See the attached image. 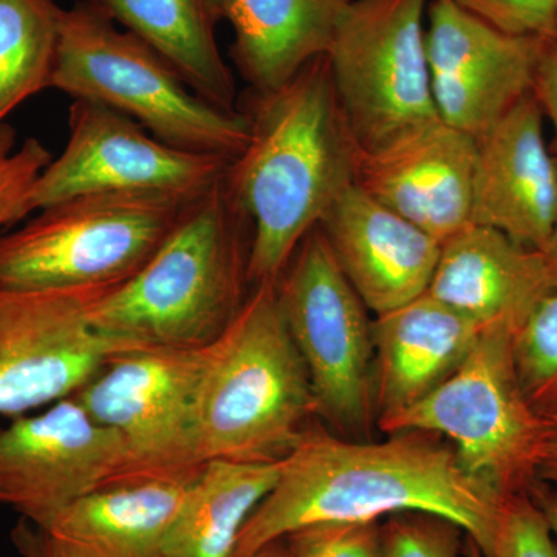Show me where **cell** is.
Returning a JSON list of instances; mask_svg holds the SVG:
<instances>
[{
  "mask_svg": "<svg viewBox=\"0 0 557 557\" xmlns=\"http://www.w3.org/2000/svg\"><path fill=\"white\" fill-rule=\"evenodd\" d=\"M249 141L231 161L226 185L251 220V287L277 282L300 242L355 186L359 149L327 58L271 91H252Z\"/></svg>",
  "mask_w": 557,
  "mask_h": 557,
  "instance_id": "obj_2",
  "label": "cell"
},
{
  "mask_svg": "<svg viewBox=\"0 0 557 557\" xmlns=\"http://www.w3.org/2000/svg\"><path fill=\"white\" fill-rule=\"evenodd\" d=\"M516 370L527 401L545 420L557 418V289L512 338Z\"/></svg>",
  "mask_w": 557,
  "mask_h": 557,
  "instance_id": "obj_25",
  "label": "cell"
},
{
  "mask_svg": "<svg viewBox=\"0 0 557 557\" xmlns=\"http://www.w3.org/2000/svg\"><path fill=\"white\" fill-rule=\"evenodd\" d=\"M109 289L0 288V416L72 397L119 355L90 322Z\"/></svg>",
  "mask_w": 557,
  "mask_h": 557,
  "instance_id": "obj_12",
  "label": "cell"
},
{
  "mask_svg": "<svg viewBox=\"0 0 557 557\" xmlns=\"http://www.w3.org/2000/svg\"><path fill=\"white\" fill-rule=\"evenodd\" d=\"M277 478L278 461H208L189 483L163 557H233L242 528Z\"/></svg>",
  "mask_w": 557,
  "mask_h": 557,
  "instance_id": "obj_23",
  "label": "cell"
},
{
  "mask_svg": "<svg viewBox=\"0 0 557 557\" xmlns=\"http://www.w3.org/2000/svg\"><path fill=\"white\" fill-rule=\"evenodd\" d=\"M124 467L119 434L73 395L0 428V505L42 530L81 497L115 485Z\"/></svg>",
  "mask_w": 557,
  "mask_h": 557,
  "instance_id": "obj_13",
  "label": "cell"
},
{
  "mask_svg": "<svg viewBox=\"0 0 557 557\" xmlns=\"http://www.w3.org/2000/svg\"><path fill=\"white\" fill-rule=\"evenodd\" d=\"M351 0H223L234 32L231 57L252 91L284 86L325 57Z\"/></svg>",
  "mask_w": 557,
  "mask_h": 557,
  "instance_id": "obj_21",
  "label": "cell"
},
{
  "mask_svg": "<svg viewBox=\"0 0 557 557\" xmlns=\"http://www.w3.org/2000/svg\"><path fill=\"white\" fill-rule=\"evenodd\" d=\"M429 0H351L327 58L348 127L362 152L440 120L426 53Z\"/></svg>",
  "mask_w": 557,
  "mask_h": 557,
  "instance_id": "obj_8",
  "label": "cell"
},
{
  "mask_svg": "<svg viewBox=\"0 0 557 557\" xmlns=\"http://www.w3.org/2000/svg\"><path fill=\"white\" fill-rule=\"evenodd\" d=\"M319 228L347 281L375 317L428 293L442 244L357 185L333 203Z\"/></svg>",
  "mask_w": 557,
  "mask_h": 557,
  "instance_id": "obj_17",
  "label": "cell"
},
{
  "mask_svg": "<svg viewBox=\"0 0 557 557\" xmlns=\"http://www.w3.org/2000/svg\"><path fill=\"white\" fill-rule=\"evenodd\" d=\"M539 483L557 486V418L548 420L541 467H539Z\"/></svg>",
  "mask_w": 557,
  "mask_h": 557,
  "instance_id": "obj_33",
  "label": "cell"
},
{
  "mask_svg": "<svg viewBox=\"0 0 557 557\" xmlns=\"http://www.w3.org/2000/svg\"><path fill=\"white\" fill-rule=\"evenodd\" d=\"M467 557H486L479 545L469 537H467Z\"/></svg>",
  "mask_w": 557,
  "mask_h": 557,
  "instance_id": "obj_37",
  "label": "cell"
},
{
  "mask_svg": "<svg viewBox=\"0 0 557 557\" xmlns=\"http://www.w3.org/2000/svg\"><path fill=\"white\" fill-rule=\"evenodd\" d=\"M381 523H314L284 539L292 557H383Z\"/></svg>",
  "mask_w": 557,
  "mask_h": 557,
  "instance_id": "obj_29",
  "label": "cell"
},
{
  "mask_svg": "<svg viewBox=\"0 0 557 557\" xmlns=\"http://www.w3.org/2000/svg\"><path fill=\"white\" fill-rule=\"evenodd\" d=\"M190 482L121 483L81 497L44 531L69 557H163Z\"/></svg>",
  "mask_w": 557,
  "mask_h": 557,
  "instance_id": "obj_20",
  "label": "cell"
},
{
  "mask_svg": "<svg viewBox=\"0 0 557 557\" xmlns=\"http://www.w3.org/2000/svg\"><path fill=\"white\" fill-rule=\"evenodd\" d=\"M531 496L537 502L542 512L547 519L549 528H552L553 536L557 541V486L545 485V483H539L533 491Z\"/></svg>",
  "mask_w": 557,
  "mask_h": 557,
  "instance_id": "obj_34",
  "label": "cell"
},
{
  "mask_svg": "<svg viewBox=\"0 0 557 557\" xmlns=\"http://www.w3.org/2000/svg\"><path fill=\"white\" fill-rule=\"evenodd\" d=\"M230 163L172 148L100 102L73 100L67 145L40 172L25 200L24 218L89 194H163L189 200L218 183Z\"/></svg>",
  "mask_w": 557,
  "mask_h": 557,
  "instance_id": "obj_11",
  "label": "cell"
},
{
  "mask_svg": "<svg viewBox=\"0 0 557 557\" xmlns=\"http://www.w3.org/2000/svg\"><path fill=\"white\" fill-rule=\"evenodd\" d=\"M544 113L528 94L475 137L472 225L500 231L520 247H547L557 226V160Z\"/></svg>",
  "mask_w": 557,
  "mask_h": 557,
  "instance_id": "obj_15",
  "label": "cell"
},
{
  "mask_svg": "<svg viewBox=\"0 0 557 557\" xmlns=\"http://www.w3.org/2000/svg\"><path fill=\"white\" fill-rule=\"evenodd\" d=\"M53 160L38 138L17 146L16 131L0 124V230L24 220L25 200L40 172Z\"/></svg>",
  "mask_w": 557,
  "mask_h": 557,
  "instance_id": "obj_27",
  "label": "cell"
},
{
  "mask_svg": "<svg viewBox=\"0 0 557 557\" xmlns=\"http://www.w3.org/2000/svg\"><path fill=\"white\" fill-rule=\"evenodd\" d=\"M276 289L318 416L344 435L368 431L375 413L372 321L319 225L300 242Z\"/></svg>",
  "mask_w": 557,
  "mask_h": 557,
  "instance_id": "obj_9",
  "label": "cell"
},
{
  "mask_svg": "<svg viewBox=\"0 0 557 557\" xmlns=\"http://www.w3.org/2000/svg\"><path fill=\"white\" fill-rule=\"evenodd\" d=\"M475 138L442 120L359 152L355 185L445 244L471 222Z\"/></svg>",
  "mask_w": 557,
  "mask_h": 557,
  "instance_id": "obj_16",
  "label": "cell"
},
{
  "mask_svg": "<svg viewBox=\"0 0 557 557\" xmlns=\"http://www.w3.org/2000/svg\"><path fill=\"white\" fill-rule=\"evenodd\" d=\"M61 16L54 0H0V124L51 87Z\"/></svg>",
  "mask_w": 557,
  "mask_h": 557,
  "instance_id": "obj_24",
  "label": "cell"
},
{
  "mask_svg": "<svg viewBox=\"0 0 557 557\" xmlns=\"http://www.w3.org/2000/svg\"><path fill=\"white\" fill-rule=\"evenodd\" d=\"M512 338L508 329L483 330L453 375L416 405L379 421L381 431L448 438L461 467L502 496L531 493L539 485L548 420L523 395Z\"/></svg>",
  "mask_w": 557,
  "mask_h": 557,
  "instance_id": "obj_6",
  "label": "cell"
},
{
  "mask_svg": "<svg viewBox=\"0 0 557 557\" xmlns=\"http://www.w3.org/2000/svg\"><path fill=\"white\" fill-rule=\"evenodd\" d=\"M251 242V220L223 175L186 201L135 276L97 300L90 313L95 332L120 354L209 346L248 298Z\"/></svg>",
  "mask_w": 557,
  "mask_h": 557,
  "instance_id": "obj_3",
  "label": "cell"
},
{
  "mask_svg": "<svg viewBox=\"0 0 557 557\" xmlns=\"http://www.w3.org/2000/svg\"><path fill=\"white\" fill-rule=\"evenodd\" d=\"M11 542L21 557H69L42 528L20 519L11 530Z\"/></svg>",
  "mask_w": 557,
  "mask_h": 557,
  "instance_id": "obj_32",
  "label": "cell"
},
{
  "mask_svg": "<svg viewBox=\"0 0 557 557\" xmlns=\"http://www.w3.org/2000/svg\"><path fill=\"white\" fill-rule=\"evenodd\" d=\"M557 289L542 249L520 247L486 226L469 225L442 245L428 293L482 329L518 333Z\"/></svg>",
  "mask_w": 557,
  "mask_h": 557,
  "instance_id": "obj_18",
  "label": "cell"
},
{
  "mask_svg": "<svg viewBox=\"0 0 557 557\" xmlns=\"http://www.w3.org/2000/svg\"><path fill=\"white\" fill-rule=\"evenodd\" d=\"M426 53L438 119L479 137L531 94L545 38L509 35L453 0L428 7Z\"/></svg>",
  "mask_w": 557,
  "mask_h": 557,
  "instance_id": "obj_14",
  "label": "cell"
},
{
  "mask_svg": "<svg viewBox=\"0 0 557 557\" xmlns=\"http://www.w3.org/2000/svg\"><path fill=\"white\" fill-rule=\"evenodd\" d=\"M531 94L541 106L545 119L552 121L557 160V38H545L534 69Z\"/></svg>",
  "mask_w": 557,
  "mask_h": 557,
  "instance_id": "obj_31",
  "label": "cell"
},
{
  "mask_svg": "<svg viewBox=\"0 0 557 557\" xmlns=\"http://www.w3.org/2000/svg\"><path fill=\"white\" fill-rule=\"evenodd\" d=\"M453 2L509 35L557 38V0H453Z\"/></svg>",
  "mask_w": 557,
  "mask_h": 557,
  "instance_id": "obj_30",
  "label": "cell"
},
{
  "mask_svg": "<svg viewBox=\"0 0 557 557\" xmlns=\"http://www.w3.org/2000/svg\"><path fill=\"white\" fill-rule=\"evenodd\" d=\"M383 557H461L465 531L429 512L406 511L381 523Z\"/></svg>",
  "mask_w": 557,
  "mask_h": 557,
  "instance_id": "obj_26",
  "label": "cell"
},
{
  "mask_svg": "<svg viewBox=\"0 0 557 557\" xmlns=\"http://www.w3.org/2000/svg\"><path fill=\"white\" fill-rule=\"evenodd\" d=\"M156 50L219 108L237 110L233 72L220 53L208 0H86Z\"/></svg>",
  "mask_w": 557,
  "mask_h": 557,
  "instance_id": "obj_22",
  "label": "cell"
},
{
  "mask_svg": "<svg viewBox=\"0 0 557 557\" xmlns=\"http://www.w3.org/2000/svg\"><path fill=\"white\" fill-rule=\"evenodd\" d=\"M545 255L548 256L549 262H552L553 269H555L557 277V226L555 233H553L552 239H549L547 247L544 249Z\"/></svg>",
  "mask_w": 557,
  "mask_h": 557,
  "instance_id": "obj_36",
  "label": "cell"
},
{
  "mask_svg": "<svg viewBox=\"0 0 557 557\" xmlns=\"http://www.w3.org/2000/svg\"><path fill=\"white\" fill-rule=\"evenodd\" d=\"M313 413L309 372L285 324L276 282L255 285L208 348L194 409L200 463L281 461Z\"/></svg>",
  "mask_w": 557,
  "mask_h": 557,
  "instance_id": "obj_4",
  "label": "cell"
},
{
  "mask_svg": "<svg viewBox=\"0 0 557 557\" xmlns=\"http://www.w3.org/2000/svg\"><path fill=\"white\" fill-rule=\"evenodd\" d=\"M186 201L110 193L40 209L20 230L0 236V288L119 287L152 258Z\"/></svg>",
  "mask_w": 557,
  "mask_h": 557,
  "instance_id": "obj_7",
  "label": "cell"
},
{
  "mask_svg": "<svg viewBox=\"0 0 557 557\" xmlns=\"http://www.w3.org/2000/svg\"><path fill=\"white\" fill-rule=\"evenodd\" d=\"M483 330L424 293L372 322L376 423L431 394L468 357Z\"/></svg>",
  "mask_w": 557,
  "mask_h": 557,
  "instance_id": "obj_19",
  "label": "cell"
},
{
  "mask_svg": "<svg viewBox=\"0 0 557 557\" xmlns=\"http://www.w3.org/2000/svg\"><path fill=\"white\" fill-rule=\"evenodd\" d=\"M252 557H292L289 556V549L287 547V542L285 539H278L276 542H271L270 545L260 549L259 553H256Z\"/></svg>",
  "mask_w": 557,
  "mask_h": 557,
  "instance_id": "obj_35",
  "label": "cell"
},
{
  "mask_svg": "<svg viewBox=\"0 0 557 557\" xmlns=\"http://www.w3.org/2000/svg\"><path fill=\"white\" fill-rule=\"evenodd\" d=\"M486 557H557V541L531 493L505 497Z\"/></svg>",
  "mask_w": 557,
  "mask_h": 557,
  "instance_id": "obj_28",
  "label": "cell"
},
{
  "mask_svg": "<svg viewBox=\"0 0 557 557\" xmlns=\"http://www.w3.org/2000/svg\"><path fill=\"white\" fill-rule=\"evenodd\" d=\"M222 2L223 0H208L209 9H211L214 16L218 17V21H222Z\"/></svg>",
  "mask_w": 557,
  "mask_h": 557,
  "instance_id": "obj_38",
  "label": "cell"
},
{
  "mask_svg": "<svg viewBox=\"0 0 557 557\" xmlns=\"http://www.w3.org/2000/svg\"><path fill=\"white\" fill-rule=\"evenodd\" d=\"M504 500L437 435L398 432L373 443L307 426L278 461L276 485L242 528L233 557H252L314 523L376 522L406 511L450 520L487 556Z\"/></svg>",
  "mask_w": 557,
  "mask_h": 557,
  "instance_id": "obj_1",
  "label": "cell"
},
{
  "mask_svg": "<svg viewBox=\"0 0 557 557\" xmlns=\"http://www.w3.org/2000/svg\"><path fill=\"white\" fill-rule=\"evenodd\" d=\"M51 87L100 102L172 148L234 161L249 141L244 110H226L190 89L170 62L89 2L62 10Z\"/></svg>",
  "mask_w": 557,
  "mask_h": 557,
  "instance_id": "obj_5",
  "label": "cell"
},
{
  "mask_svg": "<svg viewBox=\"0 0 557 557\" xmlns=\"http://www.w3.org/2000/svg\"><path fill=\"white\" fill-rule=\"evenodd\" d=\"M209 346L124 351L73 395L123 442L126 467L115 485L199 475L194 409Z\"/></svg>",
  "mask_w": 557,
  "mask_h": 557,
  "instance_id": "obj_10",
  "label": "cell"
}]
</instances>
